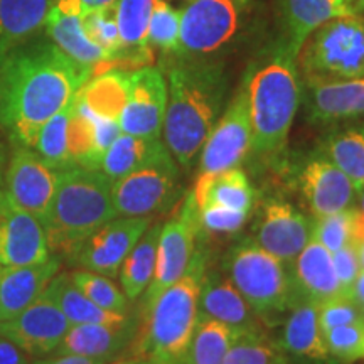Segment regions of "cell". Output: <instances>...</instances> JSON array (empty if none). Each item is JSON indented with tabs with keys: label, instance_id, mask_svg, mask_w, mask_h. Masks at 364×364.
<instances>
[{
	"label": "cell",
	"instance_id": "cell-1",
	"mask_svg": "<svg viewBox=\"0 0 364 364\" xmlns=\"http://www.w3.org/2000/svg\"><path fill=\"white\" fill-rule=\"evenodd\" d=\"M93 73L39 34L0 54V130L14 147L33 149L36 136L66 107Z\"/></svg>",
	"mask_w": 364,
	"mask_h": 364
},
{
	"label": "cell",
	"instance_id": "cell-2",
	"mask_svg": "<svg viewBox=\"0 0 364 364\" xmlns=\"http://www.w3.org/2000/svg\"><path fill=\"white\" fill-rule=\"evenodd\" d=\"M228 91L220 65L186 59L167 75L162 139L177 166L189 171L221 117Z\"/></svg>",
	"mask_w": 364,
	"mask_h": 364
},
{
	"label": "cell",
	"instance_id": "cell-3",
	"mask_svg": "<svg viewBox=\"0 0 364 364\" xmlns=\"http://www.w3.org/2000/svg\"><path fill=\"white\" fill-rule=\"evenodd\" d=\"M204 273L206 255L196 250L184 275L142 312V324H139L130 354L149 358L152 364H186L199 321Z\"/></svg>",
	"mask_w": 364,
	"mask_h": 364
},
{
	"label": "cell",
	"instance_id": "cell-4",
	"mask_svg": "<svg viewBox=\"0 0 364 364\" xmlns=\"http://www.w3.org/2000/svg\"><path fill=\"white\" fill-rule=\"evenodd\" d=\"M117 216L110 177L100 169L78 166L61 169L51 208L43 221L49 250L70 255Z\"/></svg>",
	"mask_w": 364,
	"mask_h": 364
},
{
	"label": "cell",
	"instance_id": "cell-5",
	"mask_svg": "<svg viewBox=\"0 0 364 364\" xmlns=\"http://www.w3.org/2000/svg\"><path fill=\"white\" fill-rule=\"evenodd\" d=\"M252 118V150L277 156L285 149L300 105L297 58L284 44L247 80Z\"/></svg>",
	"mask_w": 364,
	"mask_h": 364
},
{
	"label": "cell",
	"instance_id": "cell-6",
	"mask_svg": "<svg viewBox=\"0 0 364 364\" xmlns=\"http://www.w3.org/2000/svg\"><path fill=\"white\" fill-rule=\"evenodd\" d=\"M225 272L263 322H270L294 307L290 268L253 238L243 240L228 253Z\"/></svg>",
	"mask_w": 364,
	"mask_h": 364
},
{
	"label": "cell",
	"instance_id": "cell-7",
	"mask_svg": "<svg viewBox=\"0 0 364 364\" xmlns=\"http://www.w3.org/2000/svg\"><path fill=\"white\" fill-rule=\"evenodd\" d=\"M306 83L364 78V19L358 14L318 26L306 39L297 56Z\"/></svg>",
	"mask_w": 364,
	"mask_h": 364
},
{
	"label": "cell",
	"instance_id": "cell-8",
	"mask_svg": "<svg viewBox=\"0 0 364 364\" xmlns=\"http://www.w3.org/2000/svg\"><path fill=\"white\" fill-rule=\"evenodd\" d=\"M199 235L198 211L193 194H188L174 209L171 220L161 226L157 243V260L154 279L144 292L142 312L156 302L164 290L184 275L196 252V238Z\"/></svg>",
	"mask_w": 364,
	"mask_h": 364
},
{
	"label": "cell",
	"instance_id": "cell-9",
	"mask_svg": "<svg viewBox=\"0 0 364 364\" xmlns=\"http://www.w3.org/2000/svg\"><path fill=\"white\" fill-rule=\"evenodd\" d=\"M181 196L179 169L172 157L113 181V203L118 216L152 218L176 208Z\"/></svg>",
	"mask_w": 364,
	"mask_h": 364
},
{
	"label": "cell",
	"instance_id": "cell-10",
	"mask_svg": "<svg viewBox=\"0 0 364 364\" xmlns=\"http://www.w3.org/2000/svg\"><path fill=\"white\" fill-rule=\"evenodd\" d=\"M252 150V118L247 85L236 91L199 152V174L240 167Z\"/></svg>",
	"mask_w": 364,
	"mask_h": 364
},
{
	"label": "cell",
	"instance_id": "cell-11",
	"mask_svg": "<svg viewBox=\"0 0 364 364\" xmlns=\"http://www.w3.org/2000/svg\"><path fill=\"white\" fill-rule=\"evenodd\" d=\"M150 225L152 218L149 216L113 218L73 250L71 260L83 270L100 273L108 279L118 277L127 255Z\"/></svg>",
	"mask_w": 364,
	"mask_h": 364
},
{
	"label": "cell",
	"instance_id": "cell-12",
	"mask_svg": "<svg viewBox=\"0 0 364 364\" xmlns=\"http://www.w3.org/2000/svg\"><path fill=\"white\" fill-rule=\"evenodd\" d=\"M238 11L233 0H194L181 11L179 44L176 54L194 59L215 53L233 38Z\"/></svg>",
	"mask_w": 364,
	"mask_h": 364
},
{
	"label": "cell",
	"instance_id": "cell-13",
	"mask_svg": "<svg viewBox=\"0 0 364 364\" xmlns=\"http://www.w3.org/2000/svg\"><path fill=\"white\" fill-rule=\"evenodd\" d=\"M59 171L46 164L34 150L14 147L4 172L11 201L43 223L56 193Z\"/></svg>",
	"mask_w": 364,
	"mask_h": 364
},
{
	"label": "cell",
	"instance_id": "cell-14",
	"mask_svg": "<svg viewBox=\"0 0 364 364\" xmlns=\"http://www.w3.org/2000/svg\"><path fill=\"white\" fill-rule=\"evenodd\" d=\"M167 107V81L159 68L144 66L130 73L129 97L122 110V134L162 139Z\"/></svg>",
	"mask_w": 364,
	"mask_h": 364
},
{
	"label": "cell",
	"instance_id": "cell-15",
	"mask_svg": "<svg viewBox=\"0 0 364 364\" xmlns=\"http://www.w3.org/2000/svg\"><path fill=\"white\" fill-rule=\"evenodd\" d=\"M71 324L56 304L43 295L16 317L0 321V336L31 356H46L56 351Z\"/></svg>",
	"mask_w": 364,
	"mask_h": 364
},
{
	"label": "cell",
	"instance_id": "cell-16",
	"mask_svg": "<svg viewBox=\"0 0 364 364\" xmlns=\"http://www.w3.org/2000/svg\"><path fill=\"white\" fill-rule=\"evenodd\" d=\"M49 257L51 250L43 223L16 206L0 186V265H31Z\"/></svg>",
	"mask_w": 364,
	"mask_h": 364
},
{
	"label": "cell",
	"instance_id": "cell-17",
	"mask_svg": "<svg viewBox=\"0 0 364 364\" xmlns=\"http://www.w3.org/2000/svg\"><path fill=\"white\" fill-rule=\"evenodd\" d=\"M312 238V220L290 203L270 199L263 204L253 240L292 268L295 258Z\"/></svg>",
	"mask_w": 364,
	"mask_h": 364
},
{
	"label": "cell",
	"instance_id": "cell-18",
	"mask_svg": "<svg viewBox=\"0 0 364 364\" xmlns=\"http://www.w3.org/2000/svg\"><path fill=\"white\" fill-rule=\"evenodd\" d=\"M299 186L314 218L351 209L358 199L356 189L348 176L322 154L304 164Z\"/></svg>",
	"mask_w": 364,
	"mask_h": 364
},
{
	"label": "cell",
	"instance_id": "cell-19",
	"mask_svg": "<svg viewBox=\"0 0 364 364\" xmlns=\"http://www.w3.org/2000/svg\"><path fill=\"white\" fill-rule=\"evenodd\" d=\"M46 34L54 44L78 63L95 73L100 66L108 65L110 58L88 38L83 27V7L80 0H58L44 24Z\"/></svg>",
	"mask_w": 364,
	"mask_h": 364
},
{
	"label": "cell",
	"instance_id": "cell-20",
	"mask_svg": "<svg viewBox=\"0 0 364 364\" xmlns=\"http://www.w3.org/2000/svg\"><path fill=\"white\" fill-rule=\"evenodd\" d=\"M306 113L314 124L364 118V78L306 83Z\"/></svg>",
	"mask_w": 364,
	"mask_h": 364
},
{
	"label": "cell",
	"instance_id": "cell-21",
	"mask_svg": "<svg viewBox=\"0 0 364 364\" xmlns=\"http://www.w3.org/2000/svg\"><path fill=\"white\" fill-rule=\"evenodd\" d=\"M290 275L295 304L304 300L321 306L344 295L332 263V253L314 238L309 240L306 248L295 258Z\"/></svg>",
	"mask_w": 364,
	"mask_h": 364
},
{
	"label": "cell",
	"instance_id": "cell-22",
	"mask_svg": "<svg viewBox=\"0 0 364 364\" xmlns=\"http://www.w3.org/2000/svg\"><path fill=\"white\" fill-rule=\"evenodd\" d=\"M199 316L215 318L240 331L263 329V321L250 307L233 282L218 272L204 273L199 294Z\"/></svg>",
	"mask_w": 364,
	"mask_h": 364
},
{
	"label": "cell",
	"instance_id": "cell-23",
	"mask_svg": "<svg viewBox=\"0 0 364 364\" xmlns=\"http://www.w3.org/2000/svg\"><path fill=\"white\" fill-rule=\"evenodd\" d=\"M59 268L61 260L53 255L48 260L31 265L4 267L0 272V321L16 317L34 304L58 275Z\"/></svg>",
	"mask_w": 364,
	"mask_h": 364
},
{
	"label": "cell",
	"instance_id": "cell-24",
	"mask_svg": "<svg viewBox=\"0 0 364 364\" xmlns=\"http://www.w3.org/2000/svg\"><path fill=\"white\" fill-rule=\"evenodd\" d=\"M139 331V321L134 317L117 324H75L68 329L56 354H80V356L108 359L130 349Z\"/></svg>",
	"mask_w": 364,
	"mask_h": 364
},
{
	"label": "cell",
	"instance_id": "cell-25",
	"mask_svg": "<svg viewBox=\"0 0 364 364\" xmlns=\"http://www.w3.org/2000/svg\"><path fill=\"white\" fill-rule=\"evenodd\" d=\"M280 348L285 354L300 361L312 364H332L327 351L324 332L318 324V306L312 302H300L290 309L282 332Z\"/></svg>",
	"mask_w": 364,
	"mask_h": 364
},
{
	"label": "cell",
	"instance_id": "cell-26",
	"mask_svg": "<svg viewBox=\"0 0 364 364\" xmlns=\"http://www.w3.org/2000/svg\"><path fill=\"white\" fill-rule=\"evenodd\" d=\"M284 44L295 58L318 26L351 12L348 0H279Z\"/></svg>",
	"mask_w": 364,
	"mask_h": 364
},
{
	"label": "cell",
	"instance_id": "cell-27",
	"mask_svg": "<svg viewBox=\"0 0 364 364\" xmlns=\"http://www.w3.org/2000/svg\"><path fill=\"white\" fill-rule=\"evenodd\" d=\"M191 194L198 209L204 206H220L252 213L255 204L252 182L240 167L199 174Z\"/></svg>",
	"mask_w": 364,
	"mask_h": 364
},
{
	"label": "cell",
	"instance_id": "cell-28",
	"mask_svg": "<svg viewBox=\"0 0 364 364\" xmlns=\"http://www.w3.org/2000/svg\"><path fill=\"white\" fill-rule=\"evenodd\" d=\"M171 157V152L162 139H144V136L120 134L105 152L100 171L112 181H117L150 164L167 161Z\"/></svg>",
	"mask_w": 364,
	"mask_h": 364
},
{
	"label": "cell",
	"instance_id": "cell-29",
	"mask_svg": "<svg viewBox=\"0 0 364 364\" xmlns=\"http://www.w3.org/2000/svg\"><path fill=\"white\" fill-rule=\"evenodd\" d=\"M58 0H0V54L44 29Z\"/></svg>",
	"mask_w": 364,
	"mask_h": 364
},
{
	"label": "cell",
	"instance_id": "cell-30",
	"mask_svg": "<svg viewBox=\"0 0 364 364\" xmlns=\"http://www.w3.org/2000/svg\"><path fill=\"white\" fill-rule=\"evenodd\" d=\"M44 294L61 309L71 326L75 324H117L130 318L129 314L105 311L93 304L81 290L73 284L68 273H58L46 287Z\"/></svg>",
	"mask_w": 364,
	"mask_h": 364
},
{
	"label": "cell",
	"instance_id": "cell-31",
	"mask_svg": "<svg viewBox=\"0 0 364 364\" xmlns=\"http://www.w3.org/2000/svg\"><path fill=\"white\" fill-rule=\"evenodd\" d=\"M322 156L329 159L353 182L356 193L364 186V124L332 130L322 142Z\"/></svg>",
	"mask_w": 364,
	"mask_h": 364
},
{
	"label": "cell",
	"instance_id": "cell-32",
	"mask_svg": "<svg viewBox=\"0 0 364 364\" xmlns=\"http://www.w3.org/2000/svg\"><path fill=\"white\" fill-rule=\"evenodd\" d=\"M161 226L162 225L156 223V225H150L147 228L142 238L136 241L132 252L127 255L120 272H118L122 289H124V294L130 302H135L136 299L142 297L154 279Z\"/></svg>",
	"mask_w": 364,
	"mask_h": 364
},
{
	"label": "cell",
	"instance_id": "cell-33",
	"mask_svg": "<svg viewBox=\"0 0 364 364\" xmlns=\"http://www.w3.org/2000/svg\"><path fill=\"white\" fill-rule=\"evenodd\" d=\"M156 0H117L115 17L122 43V59L142 63L149 58V22Z\"/></svg>",
	"mask_w": 364,
	"mask_h": 364
},
{
	"label": "cell",
	"instance_id": "cell-34",
	"mask_svg": "<svg viewBox=\"0 0 364 364\" xmlns=\"http://www.w3.org/2000/svg\"><path fill=\"white\" fill-rule=\"evenodd\" d=\"M129 78L130 73L122 70L105 71L86 81L78 95L95 115L118 122L129 97Z\"/></svg>",
	"mask_w": 364,
	"mask_h": 364
},
{
	"label": "cell",
	"instance_id": "cell-35",
	"mask_svg": "<svg viewBox=\"0 0 364 364\" xmlns=\"http://www.w3.org/2000/svg\"><path fill=\"white\" fill-rule=\"evenodd\" d=\"M240 332L215 318L199 316L186 364H223L228 349Z\"/></svg>",
	"mask_w": 364,
	"mask_h": 364
},
{
	"label": "cell",
	"instance_id": "cell-36",
	"mask_svg": "<svg viewBox=\"0 0 364 364\" xmlns=\"http://www.w3.org/2000/svg\"><path fill=\"white\" fill-rule=\"evenodd\" d=\"M75 100V98H73ZM73 100L66 107H63L56 115H53L39 130L34 142V152L43 159L46 164L61 171L68 167H75L70 157V120L73 112Z\"/></svg>",
	"mask_w": 364,
	"mask_h": 364
},
{
	"label": "cell",
	"instance_id": "cell-37",
	"mask_svg": "<svg viewBox=\"0 0 364 364\" xmlns=\"http://www.w3.org/2000/svg\"><path fill=\"white\" fill-rule=\"evenodd\" d=\"M280 344L267 336L265 329L241 331L228 349L223 364H287Z\"/></svg>",
	"mask_w": 364,
	"mask_h": 364
},
{
	"label": "cell",
	"instance_id": "cell-38",
	"mask_svg": "<svg viewBox=\"0 0 364 364\" xmlns=\"http://www.w3.org/2000/svg\"><path fill=\"white\" fill-rule=\"evenodd\" d=\"M70 277L73 284L98 307L117 314H129L130 300L113 284L112 279L100 275V273L83 270V268L73 272Z\"/></svg>",
	"mask_w": 364,
	"mask_h": 364
},
{
	"label": "cell",
	"instance_id": "cell-39",
	"mask_svg": "<svg viewBox=\"0 0 364 364\" xmlns=\"http://www.w3.org/2000/svg\"><path fill=\"white\" fill-rule=\"evenodd\" d=\"M324 341L334 363L364 361V318L324 332Z\"/></svg>",
	"mask_w": 364,
	"mask_h": 364
},
{
	"label": "cell",
	"instance_id": "cell-40",
	"mask_svg": "<svg viewBox=\"0 0 364 364\" xmlns=\"http://www.w3.org/2000/svg\"><path fill=\"white\" fill-rule=\"evenodd\" d=\"M83 27L88 38L108 54L110 61L122 59V43L118 34L115 6L83 14Z\"/></svg>",
	"mask_w": 364,
	"mask_h": 364
},
{
	"label": "cell",
	"instance_id": "cell-41",
	"mask_svg": "<svg viewBox=\"0 0 364 364\" xmlns=\"http://www.w3.org/2000/svg\"><path fill=\"white\" fill-rule=\"evenodd\" d=\"M181 12L166 0H156L149 22L147 43L166 53H176L179 44Z\"/></svg>",
	"mask_w": 364,
	"mask_h": 364
},
{
	"label": "cell",
	"instance_id": "cell-42",
	"mask_svg": "<svg viewBox=\"0 0 364 364\" xmlns=\"http://www.w3.org/2000/svg\"><path fill=\"white\" fill-rule=\"evenodd\" d=\"M353 213L354 208L329 216L314 218L312 238L318 241L326 250H329L331 253L338 252L344 245L351 243Z\"/></svg>",
	"mask_w": 364,
	"mask_h": 364
},
{
	"label": "cell",
	"instance_id": "cell-43",
	"mask_svg": "<svg viewBox=\"0 0 364 364\" xmlns=\"http://www.w3.org/2000/svg\"><path fill=\"white\" fill-rule=\"evenodd\" d=\"M196 211H198L199 235H235L245 226L250 216V213L220 206L196 208Z\"/></svg>",
	"mask_w": 364,
	"mask_h": 364
},
{
	"label": "cell",
	"instance_id": "cell-44",
	"mask_svg": "<svg viewBox=\"0 0 364 364\" xmlns=\"http://www.w3.org/2000/svg\"><path fill=\"white\" fill-rule=\"evenodd\" d=\"M358 321H363L361 307L348 295H341L338 299H332L318 306V324H321L322 332L353 324Z\"/></svg>",
	"mask_w": 364,
	"mask_h": 364
},
{
	"label": "cell",
	"instance_id": "cell-45",
	"mask_svg": "<svg viewBox=\"0 0 364 364\" xmlns=\"http://www.w3.org/2000/svg\"><path fill=\"white\" fill-rule=\"evenodd\" d=\"M332 263H334L341 289H343L344 295H349L354 280L358 279L359 272H361V263H359L356 248L353 247V243L344 245L338 252L332 253Z\"/></svg>",
	"mask_w": 364,
	"mask_h": 364
},
{
	"label": "cell",
	"instance_id": "cell-46",
	"mask_svg": "<svg viewBox=\"0 0 364 364\" xmlns=\"http://www.w3.org/2000/svg\"><path fill=\"white\" fill-rule=\"evenodd\" d=\"M0 364H31L27 353L0 336Z\"/></svg>",
	"mask_w": 364,
	"mask_h": 364
},
{
	"label": "cell",
	"instance_id": "cell-47",
	"mask_svg": "<svg viewBox=\"0 0 364 364\" xmlns=\"http://www.w3.org/2000/svg\"><path fill=\"white\" fill-rule=\"evenodd\" d=\"M351 243L356 248L359 263L364 270V213L354 206L353 213V233H351Z\"/></svg>",
	"mask_w": 364,
	"mask_h": 364
},
{
	"label": "cell",
	"instance_id": "cell-48",
	"mask_svg": "<svg viewBox=\"0 0 364 364\" xmlns=\"http://www.w3.org/2000/svg\"><path fill=\"white\" fill-rule=\"evenodd\" d=\"M108 361L97 358L80 356V354H56L53 358H44L34 361V364H107Z\"/></svg>",
	"mask_w": 364,
	"mask_h": 364
},
{
	"label": "cell",
	"instance_id": "cell-49",
	"mask_svg": "<svg viewBox=\"0 0 364 364\" xmlns=\"http://www.w3.org/2000/svg\"><path fill=\"white\" fill-rule=\"evenodd\" d=\"M348 297L353 299L358 306L364 304V270L363 268H361V272H359L358 279L354 280V284L351 287V292H349Z\"/></svg>",
	"mask_w": 364,
	"mask_h": 364
},
{
	"label": "cell",
	"instance_id": "cell-50",
	"mask_svg": "<svg viewBox=\"0 0 364 364\" xmlns=\"http://www.w3.org/2000/svg\"><path fill=\"white\" fill-rule=\"evenodd\" d=\"M80 2L81 7H83V14H86L91 11H98V9L115 6L117 0H80Z\"/></svg>",
	"mask_w": 364,
	"mask_h": 364
},
{
	"label": "cell",
	"instance_id": "cell-51",
	"mask_svg": "<svg viewBox=\"0 0 364 364\" xmlns=\"http://www.w3.org/2000/svg\"><path fill=\"white\" fill-rule=\"evenodd\" d=\"M110 364H152V361L149 358L140 356V354H127V356L118 358L117 361Z\"/></svg>",
	"mask_w": 364,
	"mask_h": 364
},
{
	"label": "cell",
	"instance_id": "cell-52",
	"mask_svg": "<svg viewBox=\"0 0 364 364\" xmlns=\"http://www.w3.org/2000/svg\"><path fill=\"white\" fill-rule=\"evenodd\" d=\"M6 149H4V144H2V140H0V186H2V177H4V172H6Z\"/></svg>",
	"mask_w": 364,
	"mask_h": 364
},
{
	"label": "cell",
	"instance_id": "cell-53",
	"mask_svg": "<svg viewBox=\"0 0 364 364\" xmlns=\"http://www.w3.org/2000/svg\"><path fill=\"white\" fill-rule=\"evenodd\" d=\"M351 12L358 14V16H361L364 19V0H358V2L351 7Z\"/></svg>",
	"mask_w": 364,
	"mask_h": 364
},
{
	"label": "cell",
	"instance_id": "cell-54",
	"mask_svg": "<svg viewBox=\"0 0 364 364\" xmlns=\"http://www.w3.org/2000/svg\"><path fill=\"white\" fill-rule=\"evenodd\" d=\"M356 201H358V206H356V208L359 209V211L364 213V186H363V189L358 193V199H356Z\"/></svg>",
	"mask_w": 364,
	"mask_h": 364
},
{
	"label": "cell",
	"instance_id": "cell-55",
	"mask_svg": "<svg viewBox=\"0 0 364 364\" xmlns=\"http://www.w3.org/2000/svg\"><path fill=\"white\" fill-rule=\"evenodd\" d=\"M348 2H349V7H353V6H354V4H356V2H358V0H348Z\"/></svg>",
	"mask_w": 364,
	"mask_h": 364
},
{
	"label": "cell",
	"instance_id": "cell-56",
	"mask_svg": "<svg viewBox=\"0 0 364 364\" xmlns=\"http://www.w3.org/2000/svg\"><path fill=\"white\" fill-rule=\"evenodd\" d=\"M359 307H361V316L364 318V304H361V306H359Z\"/></svg>",
	"mask_w": 364,
	"mask_h": 364
},
{
	"label": "cell",
	"instance_id": "cell-57",
	"mask_svg": "<svg viewBox=\"0 0 364 364\" xmlns=\"http://www.w3.org/2000/svg\"><path fill=\"white\" fill-rule=\"evenodd\" d=\"M238 2H240V4H247L248 0H238Z\"/></svg>",
	"mask_w": 364,
	"mask_h": 364
},
{
	"label": "cell",
	"instance_id": "cell-58",
	"mask_svg": "<svg viewBox=\"0 0 364 364\" xmlns=\"http://www.w3.org/2000/svg\"><path fill=\"white\" fill-rule=\"evenodd\" d=\"M0 272H2V267H0Z\"/></svg>",
	"mask_w": 364,
	"mask_h": 364
}]
</instances>
